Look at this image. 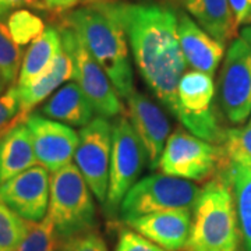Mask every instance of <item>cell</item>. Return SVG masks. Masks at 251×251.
I'll list each match as a JSON object with an SVG mask.
<instances>
[{
  "mask_svg": "<svg viewBox=\"0 0 251 251\" xmlns=\"http://www.w3.org/2000/svg\"><path fill=\"white\" fill-rule=\"evenodd\" d=\"M88 4L120 25L141 77L176 117L177 85L187 66L180 48L176 10L120 0H91Z\"/></svg>",
  "mask_w": 251,
  "mask_h": 251,
  "instance_id": "obj_1",
  "label": "cell"
},
{
  "mask_svg": "<svg viewBox=\"0 0 251 251\" xmlns=\"http://www.w3.org/2000/svg\"><path fill=\"white\" fill-rule=\"evenodd\" d=\"M64 25L73 28L92 57L106 73L120 98L134 91L133 67L123 29L105 13L84 4L64 17Z\"/></svg>",
  "mask_w": 251,
  "mask_h": 251,
  "instance_id": "obj_2",
  "label": "cell"
},
{
  "mask_svg": "<svg viewBox=\"0 0 251 251\" xmlns=\"http://www.w3.org/2000/svg\"><path fill=\"white\" fill-rule=\"evenodd\" d=\"M242 232L226 172L201 188L184 251H240Z\"/></svg>",
  "mask_w": 251,
  "mask_h": 251,
  "instance_id": "obj_3",
  "label": "cell"
},
{
  "mask_svg": "<svg viewBox=\"0 0 251 251\" xmlns=\"http://www.w3.org/2000/svg\"><path fill=\"white\" fill-rule=\"evenodd\" d=\"M48 216L62 239L97 226V208L92 191L73 162L50 176Z\"/></svg>",
  "mask_w": 251,
  "mask_h": 251,
  "instance_id": "obj_4",
  "label": "cell"
},
{
  "mask_svg": "<svg viewBox=\"0 0 251 251\" xmlns=\"http://www.w3.org/2000/svg\"><path fill=\"white\" fill-rule=\"evenodd\" d=\"M200 193L201 188L190 180L163 173L150 175L127 191L119 211L125 222L165 211L193 212Z\"/></svg>",
  "mask_w": 251,
  "mask_h": 251,
  "instance_id": "obj_5",
  "label": "cell"
},
{
  "mask_svg": "<svg viewBox=\"0 0 251 251\" xmlns=\"http://www.w3.org/2000/svg\"><path fill=\"white\" fill-rule=\"evenodd\" d=\"M227 163L222 145L208 143L177 128L169 135L156 168L168 176L205 181L225 171Z\"/></svg>",
  "mask_w": 251,
  "mask_h": 251,
  "instance_id": "obj_6",
  "label": "cell"
},
{
  "mask_svg": "<svg viewBox=\"0 0 251 251\" xmlns=\"http://www.w3.org/2000/svg\"><path fill=\"white\" fill-rule=\"evenodd\" d=\"M176 119L190 134L211 144H224L227 130L215 109V84L211 75L197 70L183 74L177 85Z\"/></svg>",
  "mask_w": 251,
  "mask_h": 251,
  "instance_id": "obj_7",
  "label": "cell"
},
{
  "mask_svg": "<svg viewBox=\"0 0 251 251\" xmlns=\"http://www.w3.org/2000/svg\"><path fill=\"white\" fill-rule=\"evenodd\" d=\"M62 46L73 62V78L80 90L90 99L99 116L116 117L123 112L120 97L106 73L92 57L73 28H59Z\"/></svg>",
  "mask_w": 251,
  "mask_h": 251,
  "instance_id": "obj_8",
  "label": "cell"
},
{
  "mask_svg": "<svg viewBox=\"0 0 251 251\" xmlns=\"http://www.w3.org/2000/svg\"><path fill=\"white\" fill-rule=\"evenodd\" d=\"M147 153L128 117L122 115L113 125L112 155L109 171L108 196L105 206L115 215L127 191L137 183L145 165Z\"/></svg>",
  "mask_w": 251,
  "mask_h": 251,
  "instance_id": "obj_9",
  "label": "cell"
},
{
  "mask_svg": "<svg viewBox=\"0 0 251 251\" xmlns=\"http://www.w3.org/2000/svg\"><path fill=\"white\" fill-rule=\"evenodd\" d=\"M219 103L233 125H243L251 115V48L242 36L234 38L224 56Z\"/></svg>",
  "mask_w": 251,
  "mask_h": 251,
  "instance_id": "obj_10",
  "label": "cell"
},
{
  "mask_svg": "<svg viewBox=\"0 0 251 251\" xmlns=\"http://www.w3.org/2000/svg\"><path fill=\"white\" fill-rule=\"evenodd\" d=\"M113 125L103 116H95L81 127L75 148V163L92 194L105 204L108 196Z\"/></svg>",
  "mask_w": 251,
  "mask_h": 251,
  "instance_id": "obj_11",
  "label": "cell"
},
{
  "mask_svg": "<svg viewBox=\"0 0 251 251\" xmlns=\"http://www.w3.org/2000/svg\"><path fill=\"white\" fill-rule=\"evenodd\" d=\"M24 123L29 130L38 163L53 173L72 163L78 144L75 130L41 113H29Z\"/></svg>",
  "mask_w": 251,
  "mask_h": 251,
  "instance_id": "obj_12",
  "label": "cell"
},
{
  "mask_svg": "<svg viewBox=\"0 0 251 251\" xmlns=\"http://www.w3.org/2000/svg\"><path fill=\"white\" fill-rule=\"evenodd\" d=\"M49 171L35 165L0 186V202L28 222H39L49 208Z\"/></svg>",
  "mask_w": 251,
  "mask_h": 251,
  "instance_id": "obj_13",
  "label": "cell"
},
{
  "mask_svg": "<svg viewBox=\"0 0 251 251\" xmlns=\"http://www.w3.org/2000/svg\"><path fill=\"white\" fill-rule=\"evenodd\" d=\"M126 100L127 117L143 144L150 168L155 169L169 138V120L155 102L138 91H133Z\"/></svg>",
  "mask_w": 251,
  "mask_h": 251,
  "instance_id": "obj_14",
  "label": "cell"
},
{
  "mask_svg": "<svg viewBox=\"0 0 251 251\" xmlns=\"http://www.w3.org/2000/svg\"><path fill=\"white\" fill-rule=\"evenodd\" d=\"M177 34L184 60L190 67L214 77L225 56V46L208 35L197 23L177 10Z\"/></svg>",
  "mask_w": 251,
  "mask_h": 251,
  "instance_id": "obj_15",
  "label": "cell"
},
{
  "mask_svg": "<svg viewBox=\"0 0 251 251\" xmlns=\"http://www.w3.org/2000/svg\"><path fill=\"white\" fill-rule=\"evenodd\" d=\"M191 211H165L140 216L126 224L166 251H183L191 229Z\"/></svg>",
  "mask_w": 251,
  "mask_h": 251,
  "instance_id": "obj_16",
  "label": "cell"
},
{
  "mask_svg": "<svg viewBox=\"0 0 251 251\" xmlns=\"http://www.w3.org/2000/svg\"><path fill=\"white\" fill-rule=\"evenodd\" d=\"M184 10L200 27L219 44L226 45L236 38L237 27L229 0H172Z\"/></svg>",
  "mask_w": 251,
  "mask_h": 251,
  "instance_id": "obj_17",
  "label": "cell"
},
{
  "mask_svg": "<svg viewBox=\"0 0 251 251\" xmlns=\"http://www.w3.org/2000/svg\"><path fill=\"white\" fill-rule=\"evenodd\" d=\"M41 115L70 127H84L95 117V109L75 82H67L46 99Z\"/></svg>",
  "mask_w": 251,
  "mask_h": 251,
  "instance_id": "obj_18",
  "label": "cell"
},
{
  "mask_svg": "<svg viewBox=\"0 0 251 251\" xmlns=\"http://www.w3.org/2000/svg\"><path fill=\"white\" fill-rule=\"evenodd\" d=\"M35 165L39 163L32 138L25 123L21 122L0 138V186Z\"/></svg>",
  "mask_w": 251,
  "mask_h": 251,
  "instance_id": "obj_19",
  "label": "cell"
},
{
  "mask_svg": "<svg viewBox=\"0 0 251 251\" xmlns=\"http://www.w3.org/2000/svg\"><path fill=\"white\" fill-rule=\"evenodd\" d=\"M73 73L74 70L72 59L64 52L62 46V49L56 54L54 60L45 73H42L35 81L28 84L27 87L18 88L21 100V113L27 117L32 109L49 98L66 81L72 80Z\"/></svg>",
  "mask_w": 251,
  "mask_h": 251,
  "instance_id": "obj_20",
  "label": "cell"
},
{
  "mask_svg": "<svg viewBox=\"0 0 251 251\" xmlns=\"http://www.w3.org/2000/svg\"><path fill=\"white\" fill-rule=\"evenodd\" d=\"M60 49L62 38L59 28L46 27L45 31L29 45L23 57L20 74L16 82L18 88L27 87L42 73H45Z\"/></svg>",
  "mask_w": 251,
  "mask_h": 251,
  "instance_id": "obj_21",
  "label": "cell"
},
{
  "mask_svg": "<svg viewBox=\"0 0 251 251\" xmlns=\"http://www.w3.org/2000/svg\"><path fill=\"white\" fill-rule=\"evenodd\" d=\"M244 243V251H251V159L229 161L225 168Z\"/></svg>",
  "mask_w": 251,
  "mask_h": 251,
  "instance_id": "obj_22",
  "label": "cell"
},
{
  "mask_svg": "<svg viewBox=\"0 0 251 251\" xmlns=\"http://www.w3.org/2000/svg\"><path fill=\"white\" fill-rule=\"evenodd\" d=\"M11 11L0 9V72L10 84H16L23 63V48L11 38L6 18Z\"/></svg>",
  "mask_w": 251,
  "mask_h": 251,
  "instance_id": "obj_23",
  "label": "cell"
},
{
  "mask_svg": "<svg viewBox=\"0 0 251 251\" xmlns=\"http://www.w3.org/2000/svg\"><path fill=\"white\" fill-rule=\"evenodd\" d=\"M62 237L52 219L46 215L39 222H29L27 233L16 251H60Z\"/></svg>",
  "mask_w": 251,
  "mask_h": 251,
  "instance_id": "obj_24",
  "label": "cell"
},
{
  "mask_svg": "<svg viewBox=\"0 0 251 251\" xmlns=\"http://www.w3.org/2000/svg\"><path fill=\"white\" fill-rule=\"evenodd\" d=\"M6 23L11 38L21 48L32 44L46 28L44 20L27 9H17L11 11L6 18Z\"/></svg>",
  "mask_w": 251,
  "mask_h": 251,
  "instance_id": "obj_25",
  "label": "cell"
},
{
  "mask_svg": "<svg viewBox=\"0 0 251 251\" xmlns=\"http://www.w3.org/2000/svg\"><path fill=\"white\" fill-rule=\"evenodd\" d=\"M28 224V221L0 202V251L17 250L27 233Z\"/></svg>",
  "mask_w": 251,
  "mask_h": 251,
  "instance_id": "obj_26",
  "label": "cell"
},
{
  "mask_svg": "<svg viewBox=\"0 0 251 251\" xmlns=\"http://www.w3.org/2000/svg\"><path fill=\"white\" fill-rule=\"evenodd\" d=\"M25 120L21 113V100L17 84L10 85L9 90L0 95V138L14 126Z\"/></svg>",
  "mask_w": 251,
  "mask_h": 251,
  "instance_id": "obj_27",
  "label": "cell"
},
{
  "mask_svg": "<svg viewBox=\"0 0 251 251\" xmlns=\"http://www.w3.org/2000/svg\"><path fill=\"white\" fill-rule=\"evenodd\" d=\"M222 147L229 161L251 159V126L227 128Z\"/></svg>",
  "mask_w": 251,
  "mask_h": 251,
  "instance_id": "obj_28",
  "label": "cell"
},
{
  "mask_svg": "<svg viewBox=\"0 0 251 251\" xmlns=\"http://www.w3.org/2000/svg\"><path fill=\"white\" fill-rule=\"evenodd\" d=\"M60 251H108V246L95 229H91L62 239Z\"/></svg>",
  "mask_w": 251,
  "mask_h": 251,
  "instance_id": "obj_29",
  "label": "cell"
},
{
  "mask_svg": "<svg viewBox=\"0 0 251 251\" xmlns=\"http://www.w3.org/2000/svg\"><path fill=\"white\" fill-rule=\"evenodd\" d=\"M115 251H166L135 230L122 229L119 232Z\"/></svg>",
  "mask_w": 251,
  "mask_h": 251,
  "instance_id": "obj_30",
  "label": "cell"
},
{
  "mask_svg": "<svg viewBox=\"0 0 251 251\" xmlns=\"http://www.w3.org/2000/svg\"><path fill=\"white\" fill-rule=\"evenodd\" d=\"M229 4H230L236 27L239 28L240 25H244L250 14L251 0H229Z\"/></svg>",
  "mask_w": 251,
  "mask_h": 251,
  "instance_id": "obj_31",
  "label": "cell"
},
{
  "mask_svg": "<svg viewBox=\"0 0 251 251\" xmlns=\"http://www.w3.org/2000/svg\"><path fill=\"white\" fill-rule=\"evenodd\" d=\"M23 6H28V7L38 10L46 9L42 0H0V9L6 10V11H11L14 9L17 10Z\"/></svg>",
  "mask_w": 251,
  "mask_h": 251,
  "instance_id": "obj_32",
  "label": "cell"
},
{
  "mask_svg": "<svg viewBox=\"0 0 251 251\" xmlns=\"http://www.w3.org/2000/svg\"><path fill=\"white\" fill-rule=\"evenodd\" d=\"M46 9L53 11H67L77 7L82 0H42Z\"/></svg>",
  "mask_w": 251,
  "mask_h": 251,
  "instance_id": "obj_33",
  "label": "cell"
},
{
  "mask_svg": "<svg viewBox=\"0 0 251 251\" xmlns=\"http://www.w3.org/2000/svg\"><path fill=\"white\" fill-rule=\"evenodd\" d=\"M240 36H242L243 39L249 44V46L251 48V24L249 25H246V27L242 28V31H240Z\"/></svg>",
  "mask_w": 251,
  "mask_h": 251,
  "instance_id": "obj_34",
  "label": "cell"
},
{
  "mask_svg": "<svg viewBox=\"0 0 251 251\" xmlns=\"http://www.w3.org/2000/svg\"><path fill=\"white\" fill-rule=\"evenodd\" d=\"M11 85L9 81L6 80V77L3 75V73L0 72V95H3L6 91L9 90V87Z\"/></svg>",
  "mask_w": 251,
  "mask_h": 251,
  "instance_id": "obj_35",
  "label": "cell"
},
{
  "mask_svg": "<svg viewBox=\"0 0 251 251\" xmlns=\"http://www.w3.org/2000/svg\"><path fill=\"white\" fill-rule=\"evenodd\" d=\"M251 24V9H250V14H249V17H247V21H246V25H249Z\"/></svg>",
  "mask_w": 251,
  "mask_h": 251,
  "instance_id": "obj_36",
  "label": "cell"
},
{
  "mask_svg": "<svg viewBox=\"0 0 251 251\" xmlns=\"http://www.w3.org/2000/svg\"><path fill=\"white\" fill-rule=\"evenodd\" d=\"M249 126H251V120H250V123H249Z\"/></svg>",
  "mask_w": 251,
  "mask_h": 251,
  "instance_id": "obj_37",
  "label": "cell"
}]
</instances>
